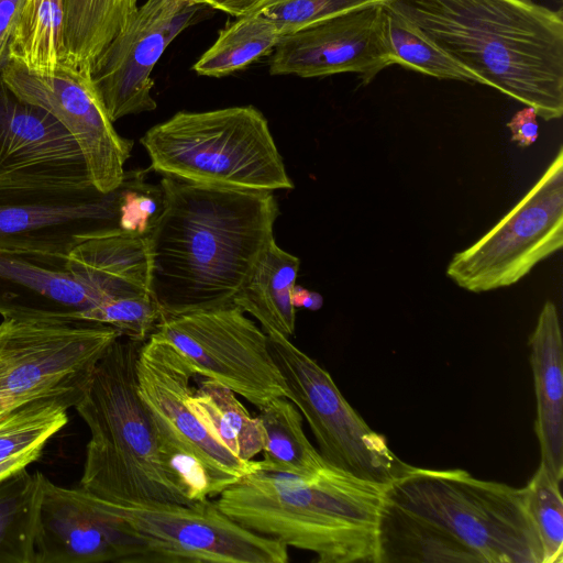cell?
Returning <instances> with one entry per match:
<instances>
[{"mask_svg":"<svg viewBox=\"0 0 563 563\" xmlns=\"http://www.w3.org/2000/svg\"><path fill=\"white\" fill-rule=\"evenodd\" d=\"M159 186L163 205L146 234V253L148 294L162 318L233 305L274 239V195L169 175Z\"/></svg>","mask_w":563,"mask_h":563,"instance_id":"6da1fadb","label":"cell"},{"mask_svg":"<svg viewBox=\"0 0 563 563\" xmlns=\"http://www.w3.org/2000/svg\"><path fill=\"white\" fill-rule=\"evenodd\" d=\"M395 11L478 76L532 107L563 114V14L533 0H395Z\"/></svg>","mask_w":563,"mask_h":563,"instance_id":"7a4b0ae2","label":"cell"},{"mask_svg":"<svg viewBox=\"0 0 563 563\" xmlns=\"http://www.w3.org/2000/svg\"><path fill=\"white\" fill-rule=\"evenodd\" d=\"M386 487L330 464L312 479L256 470L225 488L217 504L244 528L312 552L319 563H376Z\"/></svg>","mask_w":563,"mask_h":563,"instance_id":"3957f363","label":"cell"},{"mask_svg":"<svg viewBox=\"0 0 563 563\" xmlns=\"http://www.w3.org/2000/svg\"><path fill=\"white\" fill-rule=\"evenodd\" d=\"M144 342L120 335L75 406L90 430L79 487L117 505L192 504L164 472L156 427L139 393L136 365Z\"/></svg>","mask_w":563,"mask_h":563,"instance_id":"277c9868","label":"cell"},{"mask_svg":"<svg viewBox=\"0 0 563 563\" xmlns=\"http://www.w3.org/2000/svg\"><path fill=\"white\" fill-rule=\"evenodd\" d=\"M151 167L183 180L240 190L291 189L268 122L253 106L179 111L141 139Z\"/></svg>","mask_w":563,"mask_h":563,"instance_id":"5b68a950","label":"cell"},{"mask_svg":"<svg viewBox=\"0 0 563 563\" xmlns=\"http://www.w3.org/2000/svg\"><path fill=\"white\" fill-rule=\"evenodd\" d=\"M133 169L114 190L0 194V251L66 269L70 251L98 234L148 233L163 205L162 187ZM67 271V269H66Z\"/></svg>","mask_w":563,"mask_h":563,"instance_id":"8992f818","label":"cell"},{"mask_svg":"<svg viewBox=\"0 0 563 563\" xmlns=\"http://www.w3.org/2000/svg\"><path fill=\"white\" fill-rule=\"evenodd\" d=\"M385 496L449 532L482 563H543L522 488L478 479L464 470L413 466L387 485Z\"/></svg>","mask_w":563,"mask_h":563,"instance_id":"52a82bcc","label":"cell"},{"mask_svg":"<svg viewBox=\"0 0 563 563\" xmlns=\"http://www.w3.org/2000/svg\"><path fill=\"white\" fill-rule=\"evenodd\" d=\"M122 335L85 319L2 318L0 419L45 397L84 395L93 369Z\"/></svg>","mask_w":563,"mask_h":563,"instance_id":"ba28073f","label":"cell"},{"mask_svg":"<svg viewBox=\"0 0 563 563\" xmlns=\"http://www.w3.org/2000/svg\"><path fill=\"white\" fill-rule=\"evenodd\" d=\"M266 334L288 389L287 398L307 420L328 464L385 486L412 470L354 410L324 368L287 336L275 331Z\"/></svg>","mask_w":563,"mask_h":563,"instance_id":"9c48e42d","label":"cell"},{"mask_svg":"<svg viewBox=\"0 0 563 563\" xmlns=\"http://www.w3.org/2000/svg\"><path fill=\"white\" fill-rule=\"evenodd\" d=\"M563 246V146L529 191L489 231L456 252L446 276L471 292L518 283Z\"/></svg>","mask_w":563,"mask_h":563,"instance_id":"30bf717a","label":"cell"},{"mask_svg":"<svg viewBox=\"0 0 563 563\" xmlns=\"http://www.w3.org/2000/svg\"><path fill=\"white\" fill-rule=\"evenodd\" d=\"M152 334L177 349L198 375L219 382L256 407L287 398L267 334L235 305L164 317Z\"/></svg>","mask_w":563,"mask_h":563,"instance_id":"8fae6325","label":"cell"},{"mask_svg":"<svg viewBox=\"0 0 563 563\" xmlns=\"http://www.w3.org/2000/svg\"><path fill=\"white\" fill-rule=\"evenodd\" d=\"M143 540V563H287L288 547L255 533L211 498L192 504L106 501Z\"/></svg>","mask_w":563,"mask_h":563,"instance_id":"7c38bea8","label":"cell"},{"mask_svg":"<svg viewBox=\"0 0 563 563\" xmlns=\"http://www.w3.org/2000/svg\"><path fill=\"white\" fill-rule=\"evenodd\" d=\"M90 68L60 62L51 71L37 73L9 62L0 78L18 98L46 110L69 132L84 155L93 187L110 192L124 177L133 141L114 130Z\"/></svg>","mask_w":563,"mask_h":563,"instance_id":"4fadbf2b","label":"cell"},{"mask_svg":"<svg viewBox=\"0 0 563 563\" xmlns=\"http://www.w3.org/2000/svg\"><path fill=\"white\" fill-rule=\"evenodd\" d=\"M136 374L140 396L156 427L162 462L172 456L194 457L209 470L222 492L258 470L257 461L243 462L216 441L191 411L188 398L198 374L170 343L151 334L141 346Z\"/></svg>","mask_w":563,"mask_h":563,"instance_id":"5bb4252c","label":"cell"},{"mask_svg":"<svg viewBox=\"0 0 563 563\" xmlns=\"http://www.w3.org/2000/svg\"><path fill=\"white\" fill-rule=\"evenodd\" d=\"M75 139L46 110L0 78V194L73 192L92 187Z\"/></svg>","mask_w":563,"mask_h":563,"instance_id":"9a60e30c","label":"cell"},{"mask_svg":"<svg viewBox=\"0 0 563 563\" xmlns=\"http://www.w3.org/2000/svg\"><path fill=\"white\" fill-rule=\"evenodd\" d=\"M202 5L197 0H147L96 57L91 78L112 122L156 109L151 74Z\"/></svg>","mask_w":563,"mask_h":563,"instance_id":"2e32d148","label":"cell"},{"mask_svg":"<svg viewBox=\"0 0 563 563\" xmlns=\"http://www.w3.org/2000/svg\"><path fill=\"white\" fill-rule=\"evenodd\" d=\"M34 563H143V540L109 505L44 474L34 534Z\"/></svg>","mask_w":563,"mask_h":563,"instance_id":"e0dca14e","label":"cell"},{"mask_svg":"<svg viewBox=\"0 0 563 563\" xmlns=\"http://www.w3.org/2000/svg\"><path fill=\"white\" fill-rule=\"evenodd\" d=\"M391 65L385 4H373L283 35L273 51L269 73L302 78L355 73L368 84Z\"/></svg>","mask_w":563,"mask_h":563,"instance_id":"ac0fdd59","label":"cell"},{"mask_svg":"<svg viewBox=\"0 0 563 563\" xmlns=\"http://www.w3.org/2000/svg\"><path fill=\"white\" fill-rule=\"evenodd\" d=\"M103 298L68 271L0 251L2 318L80 319Z\"/></svg>","mask_w":563,"mask_h":563,"instance_id":"d6986e66","label":"cell"},{"mask_svg":"<svg viewBox=\"0 0 563 563\" xmlns=\"http://www.w3.org/2000/svg\"><path fill=\"white\" fill-rule=\"evenodd\" d=\"M530 363L537 400L534 431L541 464L563 479V340L556 306L547 300L530 339Z\"/></svg>","mask_w":563,"mask_h":563,"instance_id":"ffe728a7","label":"cell"},{"mask_svg":"<svg viewBox=\"0 0 563 563\" xmlns=\"http://www.w3.org/2000/svg\"><path fill=\"white\" fill-rule=\"evenodd\" d=\"M66 269L99 292L103 301L148 292L146 235L84 238L68 254Z\"/></svg>","mask_w":563,"mask_h":563,"instance_id":"44dd1931","label":"cell"},{"mask_svg":"<svg viewBox=\"0 0 563 563\" xmlns=\"http://www.w3.org/2000/svg\"><path fill=\"white\" fill-rule=\"evenodd\" d=\"M376 549V563H482L449 532L386 496L378 518Z\"/></svg>","mask_w":563,"mask_h":563,"instance_id":"7402d4cb","label":"cell"},{"mask_svg":"<svg viewBox=\"0 0 563 563\" xmlns=\"http://www.w3.org/2000/svg\"><path fill=\"white\" fill-rule=\"evenodd\" d=\"M299 266V258L282 250L273 239L256 261L233 305L256 318L265 333L275 331L290 336L295 331L292 289Z\"/></svg>","mask_w":563,"mask_h":563,"instance_id":"603a6c76","label":"cell"},{"mask_svg":"<svg viewBox=\"0 0 563 563\" xmlns=\"http://www.w3.org/2000/svg\"><path fill=\"white\" fill-rule=\"evenodd\" d=\"M82 396L40 398L0 419V484L41 457L47 442L67 423V410Z\"/></svg>","mask_w":563,"mask_h":563,"instance_id":"cb8c5ba5","label":"cell"},{"mask_svg":"<svg viewBox=\"0 0 563 563\" xmlns=\"http://www.w3.org/2000/svg\"><path fill=\"white\" fill-rule=\"evenodd\" d=\"M265 432L263 459L258 470L312 479L328 464L308 440L302 416L286 397H276L258 407Z\"/></svg>","mask_w":563,"mask_h":563,"instance_id":"d4e9b609","label":"cell"},{"mask_svg":"<svg viewBox=\"0 0 563 563\" xmlns=\"http://www.w3.org/2000/svg\"><path fill=\"white\" fill-rule=\"evenodd\" d=\"M189 408L208 433L239 460L252 461L262 452L265 432L257 417H251L235 393L206 378L188 398Z\"/></svg>","mask_w":563,"mask_h":563,"instance_id":"484cf974","label":"cell"},{"mask_svg":"<svg viewBox=\"0 0 563 563\" xmlns=\"http://www.w3.org/2000/svg\"><path fill=\"white\" fill-rule=\"evenodd\" d=\"M64 58L91 66L96 57L131 21L137 0H63Z\"/></svg>","mask_w":563,"mask_h":563,"instance_id":"4316f807","label":"cell"},{"mask_svg":"<svg viewBox=\"0 0 563 563\" xmlns=\"http://www.w3.org/2000/svg\"><path fill=\"white\" fill-rule=\"evenodd\" d=\"M63 0H25L10 45L9 62L37 73L64 58Z\"/></svg>","mask_w":563,"mask_h":563,"instance_id":"83f0119b","label":"cell"},{"mask_svg":"<svg viewBox=\"0 0 563 563\" xmlns=\"http://www.w3.org/2000/svg\"><path fill=\"white\" fill-rule=\"evenodd\" d=\"M282 36L278 27L260 12L236 18L219 32L192 68L200 76L231 75L272 53Z\"/></svg>","mask_w":563,"mask_h":563,"instance_id":"f1b7e54d","label":"cell"},{"mask_svg":"<svg viewBox=\"0 0 563 563\" xmlns=\"http://www.w3.org/2000/svg\"><path fill=\"white\" fill-rule=\"evenodd\" d=\"M42 477L23 470L0 484V563H34Z\"/></svg>","mask_w":563,"mask_h":563,"instance_id":"f546056e","label":"cell"},{"mask_svg":"<svg viewBox=\"0 0 563 563\" xmlns=\"http://www.w3.org/2000/svg\"><path fill=\"white\" fill-rule=\"evenodd\" d=\"M385 27L394 64L439 79L482 84V79L407 18L385 4Z\"/></svg>","mask_w":563,"mask_h":563,"instance_id":"4dcf8cb0","label":"cell"},{"mask_svg":"<svg viewBox=\"0 0 563 563\" xmlns=\"http://www.w3.org/2000/svg\"><path fill=\"white\" fill-rule=\"evenodd\" d=\"M560 484L540 463L522 487L523 503L543 551V563L563 562V499Z\"/></svg>","mask_w":563,"mask_h":563,"instance_id":"1f68e13d","label":"cell"},{"mask_svg":"<svg viewBox=\"0 0 563 563\" xmlns=\"http://www.w3.org/2000/svg\"><path fill=\"white\" fill-rule=\"evenodd\" d=\"M162 313L148 292L107 299L81 313L80 319L111 325L122 335L146 341Z\"/></svg>","mask_w":563,"mask_h":563,"instance_id":"d6a6232c","label":"cell"},{"mask_svg":"<svg viewBox=\"0 0 563 563\" xmlns=\"http://www.w3.org/2000/svg\"><path fill=\"white\" fill-rule=\"evenodd\" d=\"M395 0H269L257 12L286 35L321 20L373 4Z\"/></svg>","mask_w":563,"mask_h":563,"instance_id":"836d02e7","label":"cell"},{"mask_svg":"<svg viewBox=\"0 0 563 563\" xmlns=\"http://www.w3.org/2000/svg\"><path fill=\"white\" fill-rule=\"evenodd\" d=\"M25 0H0V74L9 63L10 45Z\"/></svg>","mask_w":563,"mask_h":563,"instance_id":"e575fe53","label":"cell"},{"mask_svg":"<svg viewBox=\"0 0 563 563\" xmlns=\"http://www.w3.org/2000/svg\"><path fill=\"white\" fill-rule=\"evenodd\" d=\"M538 114L532 107L517 111L507 122V128L511 133V141L520 147L531 146L539 136Z\"/></svg>","mask_w":563,"mask_h":563,"instance_id":"d590c367","label":"cell"},{"mask_svg":"<svg viewBox=\"0 0 563 563\" xmlns=\"http://www.w3.org/2000/svg\"><path fill=\"white\" fill-rule=\"evenodd\" d=\"M203 5L227 12L235 18L257 12L269 0H199Z\"/></svg>","mask_w":563,"mask_h":563,"instance_id":"8d00e7d4","label":"cell"},{"mask_svg":"<svg viewBox=\"0 0 563 563\" xmlns=\"http://www.w3.org/2000/svg\"><path fill=\"white\" fill-rule=\"evenodd\" d=\"M323 299L320 294L309 291L301 286L295 285L292 289V303L295 308L318 310L322 307Z\"/></svg>","mask_w":563,"mask_h":563,"instance_id":"74e56055","label":"cell"},{"mask_svg":"<svg viewBox=\"0 0 563 563\" xmlns=\"http://www.w3.org/2000/svg\"><path fill=\"white\" fill-rule=\"evenodd\" d=\"M198 2H200L199 0H197ZM201 3V2H200ZM202 4V3H201Z\"/></svg>","mask_w":563,"mask_h":563,"instance_id":"f35d334b","label":"cell"}]
</instances>
